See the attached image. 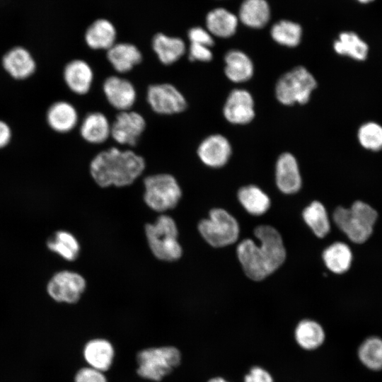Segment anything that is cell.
<instances>
[{
  "instance_id": "obj_37",
  "label": "cell",
  "mask_w": 382,
  "mask_h": 382,
  "mask_svg": "<svg viewBox=\"0 0 382 382\" xmlns=\"http://www.w3.org/2000/svg\"><path fill=\"white\" fill-rule=\"evenodd\" d=\"M75 382H108L103 371L92 367L81 369L76 374Z\"/></svg>"
},
{
  "instance_id": "obj_34",
  "label": "cell",
  "mask_w": 382,
  "mask_h": 382,
  "mask_svg": "<svg viewBox=\"0 0 382 382\" xmlns=\"http://www.w3.org/2000/svg\"><path fill=\"white\" fill-rule=\"evenodd\" d=\"M301 33V26L289 21H281L274 24L271 29V35L274 40L287 47H295L299 45Z\"/></svg>"
},
{
  "instance_id": "obj_39",
  "label": "cell",
  "mask_w": 382,
  "mask_h": 382,
  "mask_svg": "<svg viewBox=\"0 0 382 382\" xmlns=\"http://www.w3.org/2000/svg\"><path fill=\"white\" fill-rule=\"evenodd\" d=\"M212 52L209 47L200 44L190 43L189 59L191 61L209 62L212 60Z\"/></svg>"
},
{
  "instance_id": "obj_19",
  "label": "cell",
  "mask_w": 382,
  "mask_h": 382,
  "mask_svg": "<svg viewBox=\"0 0 382 382\" xmlns=\"http://www.w3.org/2000/svg\"><path fill=\"white\" fill-rule=\"evenodd\" d=\"M322 258L329 272L335 274H343L351 267L352 252L347 243L335 241L323 250Z\"/></svg>"
},
{
  "instance_id": "obj_4",
  "label": "cell",
  "mask_w": 382,
  "mask_h": 382,
  "mask_svg": "<svg viewBox=\"0 0 382 382\" xmlns=\"http://www.w3.org/2000/svg\"><path fill=\"white\" fill-rule=\"evenodd\" d=\"M144 230L149 248L156 258L172 262L181 257L178 227L172 217L162 214L154 223L146 224Z\"/></svg>"
},
{
  "instance_id": "obj_2",
  "label": "cell",
  "mask_w": 382,
  "mask_h": 382,
  "mask_svg": "<svg viewBox=\"0 0 382 382\" xmlns=\"http://www.w3.org/2000/svg\"><path fill=\"white\" fill-rule=\"evenodd\" d=\"M145 168L144 158L131 150L112 147L98 154L90 165L91 175L100 187L129 185Z\"/></svg>"
},
{
  "instance_id": "obj_17",
  "label": "cell",
  "mask_w": 382,
  "mask_h": 382,
  "mask_svg": "<svg viewBox=\"0 0 382 382\" xmlns=\"http://www.w3.org/2000/svg\"><path fill=\"white\" fill-rule=\"evenodd\" d=\"M293 337L295 343L302 350L313 352L320 348L326 340V332L318 321L302 319L296 325Z\"/></svg>"
},
{
  "instance_id": "obj_32",
  "label": "cell",
  "mask_w": 382,
  "mask_h": 382,
  "mask_svg": "<svg viewBox=\"0 0 382 382\" xmlns=\"http://www.w3.org/2000/svg\"><path fill=\"white\" fill-rule=\"evenodd\" d=\"M335 51L357 60H364L368 54V45L356 33H342L334 43Z\"/></svg>"
},
{
  "instance_id": "obj_9",
  "label": "cell",
  "mask_w": 382,
  "mask_h": 382,
  "mask_svg": "<svg viewBox=\"0 0 382 382\" xmlns=\"http://www.w3.org/2000/svg\"><path fill=\"white\" fill-rule=\"evenodd\" d=\"M86 286L85 279L79 273L64 270L56 273L50 280L47 290L56 301L74 303Z\"/></svg>"
},
{
  "instance_id": "obj_24",
  "label": "cell",
  "mask_w": 382,
  "mask_h": 382,
  "mask_svg": "<svg viewBox=\"0 0 382 382\" xmlns=\"http://www.w3.org/2000/svg\"><path fill=\"white\" fill-rule=\"evenodd\" d=\"M224 72L233 82L242 83L249 80L254 71L253 64L249 57L240 50H231L226 53Z\"/></svg>"
},
{
  "instance_id": "obj_1",
  "label": "cell",
  "mask_w": 382,
  "mask_h": 382,
  "mask_svg": "<svg viewBox=\"0 0 382 382\" xmlns=\"http://www.w3.org/2000/svg\"><path fill=\"white\" fill-rule=\"evenodd\" d=\"M259 240L242 241L237 247L238 260L248 277L260 281L272 274L284 262L286 250L280 233L269 225H260L254 230Z\"/></svg>"
},
{
  "instance_id": "obj_30",
  "label": "cell",
  "mask_w": 382,
  "mask_h": 382,
  "mask_svg": "<svg viewBox=\"0 0 382 382\" xmlns=\"http://www.w3.org/2000/svg\"><path fill=\"white\" fill-rule=\"evenodd\" d=\"M238 198L244 209L253 215H262L270 207L267 195L255 185L241 187L238 192Z\"/></svg>"
},
{
  "instance_id": "obj_13",
  "label": "cell",
  "mask_w": 382,
  "mask_h": 382,
  "mask_svg": "<svg viewBox=\"0 0 382 382\" xmlns=\"http://www.w3.org/2000/svg\"><path fill=\"white\" fill-rule=\"evenodd\" d=\"M103 90L109 103L120 112L129 110L136 102V89L126 79L110 76L105 80Z\"/></svg>"
},
{
  "instance_id": "obj_8",
  "label": "cell",
  "mask_w": 382,
  "mask_h": 382,
  "mask_svg": "<svg viewBox=\"0 0 382 382\" xmlns=\"http://www.w3.org/2000/svg\"><path fill=\"white\" fill-rule=\"evenodd\" d=\"M316 87L313 76L303 66H296L282 75L277 82V99L286 105L304 104Z\"/></svg>"
},
{
  "instance_id": "obj_6",
  "label": "cell",
  "mask_w": 382,
  "mask_h": 382,
  "mask_svg": "<svg viewBox=\"0 0 382 382\" xmlns=\"http://www.w3.org/2000/svg\"><path fill=\"white\" fill-rule=\"evenodd\" d=\"M198 231L202 238L212 247L221 248L234 243L239 236V225L227 211L213 209L209 217L198 224Z\"/></svg>"
},
{
  "instance_id": "obj_14",
  "label": "cell",
  "mask_w": 382,
  "mask_h": 382,
  "mask_svg": "<svg viewBox=\"0 0 382 382\" xmlns=\"http://www.w3.org/2000/svg\"><path fill=\"white\" fill-rule=\"evenodd\" d=\"M197 155L206 166L219 168L228 162L231 155V146L225 137L219 134H212L199 144Z\"/></svg>"
},
{
  "instance_id": "obj_5",
  "label": "cell",
  "mask_w": 382,
  "mask_h": 382,
  "mask_svg": "<svg viewBox=\"0 0 382 382\" xmlns=\"http://www.w3.org/2000/svg\"><path fill=\"white\" fill-rule=\"evenodd\" d=\"M144 200L146 205L157 212L175 208L182 197L181 188L172 175L159 173L144 180Z\"/></svg>"
},
{
  "instance_id": "obj_26",
  "label": "cell",
  "mask_w": 382,
  "mask_h": 382,
  "mask_svg": "<svg viewBox=\"0 0 382 382\" xmlns=\"http://www.w3.org/2000/svg\"><path fill=\"white\" fill-rule=\"evenodd\" d=\"M153 49L160 62L168 65L178 61L185 54V45L179 37L158 33L153 39Z\"/></svg>"
},
{
  "instance_id": "obj_7",
  "label": "cell",
  "mask_w": 382,
  "mask_h": 382,
  "mask_svg": "<svg viewBox=\"0 0 382 382\" xmlns=\"http://www.w3.org/2000/svg\"><path fill=\"white\" fill-rule=\"evenodd\" d=\"M180 359L179 350L174 347L143 349L137 356V374L146 379L158 381L179 365Z\"/></svg>"
},
{
  "instance_id": "obj_3",
  "label": "cell",
  "mask_w": 382,
  "mask_h": 382,
  "mask_svg": "<svg viewBox=\"0 0 382 382\" xmlns=\"http://www.w3.org/2000/svg\"><path fill=\"white\" fill-rule=\"evenodd\" d=\"M330 218L331 224L351 243L361 244L371 235L378 214L368 204L357 200L348 208L335 207Z\"/></svg>"
},
{
  "instance_id": "obj_23",
  "label": "cell",
  "mask_w": 382,
  "mask_h": 382,
  "mask_svg": "<svg viewBox=\"0 0 382 382\" xmlns=\"http://www.w3.org/2000/svg\"><path fill=\"white\" fill-rule=\"evenodd\" d=\"M114 348L105 339H94L87 342L83 349V356L90 367L100 371H107L112 365Z\"/></svg>"
},
{
  "instance_id": "obj_15",
  "label": "cell",
  "mask_w": 382,
  "mask_h": 382,
  "mask_svg": "<svg viewBox=\"0 0 382 382\" xmlns=\"http://www.w3.org/2000/svg\"><path fill=\"white\" fill-rule=\"evenodd\" d=\"M2 64L5 70L16 79H24L35 70V61L30 51L23 46H14L4 53Z\"/></svg>"
},
{
  "instance_id": "obj_38",
  "label": "cell",
  "mask_w": 382,
  "mask_h": 382,
  "mask_svg": "<svg viewBox=\"0 0 382 382\" xmlns=\"http://www.w3.org/2000/svg\"><path fill=\"white\" fill-rule=\"evenodd\" d=\"M188 37L190 43L200 44L209 47L214 45V40L211 33L199 27L190 29L188 33Z\"/></svg>"
},
{
  "instance_id": "obj_27",
  "label": "cell",
  "mask_w": 382,
  "mask_h": 382,
  "mask_svg": "<svg viewBox=\"0 0 382 382\" xmlns=\"http://www.w3.org/2000/svg\"><path fill=\"white\" fill-rule=\"evenodd\" d=\"M206 23L211 34L219 37H228L236 30L238 18L226 9L219 8L207 14Z\"/></svg>"
},
{
  "instance_id": "obj_20",
  "label": "cell",
  "mask_w": 382,
  "mask_h": 382,
  "mask_svg": "<svg viewBox=\"0 0 382 382\" xmlns=\"http://www.w3.org/2000/svg\"><path fill=\"white\" fill-rule=\"evenodd\" d=\"M83 139L91 144L105 142L111 135V124L106 116L100 112L88 113L80 127Z\"/></svg>"
},
{
  "instance_id": "obj_29",
  "label": "cell",
  "mask_w": 382,
  "mask_h": 382,
  "mask_svg": "<svg viewBox=\"0 0 382 382\" xmlns=\"http://www.w3.org/2000/svg\"><path fill=\"white\" fill-rule=\"evenodd\" d=\"M270 7L265 0H245L239 11L243 23L253 28L263 27L270 19Z\"/></svg>"
},
{
  "instance_id": "obj_31",
  "label": "cell",
  "mask_w": 382,
  "mask_h": 382,
  "mask_svg": "<svg viewBox=\"0 0 382 382\" xmlns=\"http://www.w3.org/2000/svg\"><path fill=\"white\" fill-rule=\"evenodd\" d=\"M48 248L69 261L76 260L80 251V245L74 235L68 231H59L47 242Z\"/></svg>"
},
{
  "instance_id": "obj_10",
  "label": "cell",
  "mask_w": 382,
  "mask_h": 382,
  "mask_svg": "<svg viewBox=\"0 0 382 382\" xmlns=\"http://www.w3.org/2000/svg\"><path fill=\"white\" fill-rule=\"evenodd\" d=\"M147 101L151 109L162 115H172L185 110L187 103L183 95L170 83L150 86L147 90Z\"/></svg>"
},
{
  "instance_id": "obj_28",
  "label": "cell",
  "mask_w": 382,
  "mask_h": 382,
  "mask_svg": "<svg viewBox=\"0 0 382 382\" xmlns=\"http://www.w3.org/2000/svg\"><path fill=\"white\" fill-rule=\"evenodd\" d=\"M306 224L314 234L323 238L331 231V221L325 207L318 201H314L306 207L302 213Z\"/></svg>"
},
{
  "instance_id": "obj_18",
  "label": "cell",
  "mask_w": 382,
  "mask_h": 382,
  "mask_svg": "<svg viewBox=\"0 0 382 382\" xmlns=\"http://www.w3.org/2000/svg\"><path fill=\"white\" fill-rule=\"evenodd\" d=\"M64 79L69 88L79 95L87 93L92 86L93 71L84 60L74 59L64 69Z\"/></svg>"
},
{
  "instance_id": "obj_16",
  "label": "cell",
  "mask_w": 382,
  "mask_h": 382,
  "mask_svg": "<svg viewBox=\"0 0 382 382\" xmlns=\"http://www.w3.org/2000/svg\"><path fill=\"white\" fill-rule=\"evenodd\" d=\"M275 179L278 188L285 194H294L300 190L301 177L297 161L292 154L284 153L278 158Z\"/></svg>"
},
{
  "instance_id": "obj_35",
  "label": "cell",
  "mask_w": 382,
  "mask_h": 382,
  "mask_svg": "<svg viewBox=\"0 0 382 382\" xmlns=\"http://www.w3.org/2000/svg\"><path fill=\"white\" fill-rule=\"evenodd\" d=\"M358 139L361 145L369 150L382 149V127L373 122H367L358 130Z\"/></svg>"
},
{
  "instance_id": "obj_21",
  "label": "cell",
  "mask_w": 382,
  "mask_h": 382,
  "mask_svg": "<svg viewBox=\"0 0 382 382\" xmlns=\"http://www.w3.org/2000/svg\"><path fill=\"white\" fill-rule=\"evenodd\" d=\"M47 121L50 127L59 133L73 129L78 122L76 108L66 101H57L50 107L47 112Z\"/></svg>"
},
{
  "instance_id": "obj_33",
  "label": "cell",
  "mask_w": 382,
  "mask_h": 382,
  "mask_svg": "<svg viewBox=\"0 0 382 382\" xmlns=\"http://www.w3.org/2000/svg\"><path fill=\"white\" fill-rule=\"evenodd\" d=\"M358 357L367 368L382 369V340L376 337L367 338L359 346Z\"/></svg>"
},
{
  "instance_id": "obj_11",
  "label": "cell",
  "mask_w": 382,
  "mask_h": 382,
  "mask_svg": "<svg viewBox=\"0 0 382 382\" xmlns=\"http://www.w3.org/2000/svg\"><path fill=\"white\" fill-rule=\"evenodd\" d=\"M146 127V121L139 113L120 111L111 125V137L120 144L134 146Z\"/></svg>"
},
{
  "instance_id": "obj_41",
  "label": "cell",
  "mask_w": 382,
  "mask_h": 382,
  "mask_svg": "<svg viewBox=\"0 0 382 382\" xmlns=\"http://www.w3.org/2000/svg\"><path fill=\"white\" fill-rule=\"evenodd\" d=\"M207 382H231L223 376H216L210 378Z\"/></svg>"
},
{
  "instance_id": "obj_12",
  "label": "cell",
  "mask_w": 382,
  "mask_h": 382,
  "mask_svg": "<svg viewBox=\"0 0 382 382\" xmlns=\"http://www.w3.org/2000/svg\"><path fill=\"white\" fill-rule=\"evenodd\" d=\"M226 120L235 125L249 123L255 116L254 100L244 89H234L228 95L223 108Z\"/></svg>"
},
{
  "instance_id": "obj_40",
  "label": "cell",
  "mask_w": 382,
  "mask_h": 382,
  "mask_svg": "<svg viewBox=\"0 0 382 382\" xmlns=\"http://www.w3.org/2000/svg\"><path fill=\"white\" fill-rule=\"evenodd\" d=\"M11 138V131L9 126L0 120V149L6 146Z\"/></svg>"
},
{
  "instance_id": "obj_22",
  "label": "cell",
  "mask_w": 382,
  "mask_h": 382,
  "mask_svg": "<svg viewBox=\"0 0 382 382\" xmlns=\"http://www.w3.org/2000/svg\"><path fill=\"white\" fill-rule=\"evenodd\" d=\"M107 58L116 71L123 74L139 64L142 56L134 45L121 42L113 45L108 50Z\"/></svg>"
},
{
  "instance_id": "obj_36",
  "label": "cell",
  "mask_w": 382,
  "mask_h": 382,
  "mask_svg": "<svg viewBox=\"0 0 382 382\" xmlns=\"http://www.w3.org/2000/svg\"><path fill=\"white\" fill-rule=\"evenodd\" d=\"M243 382H274V379L267 369L260 365H253L244 374Z\"/></svg>"
},
{
  "instance_id": "obj_25",
  "label": "cell",
  "mask_w": 382,
  "mask_h": 382,
  "mask_svg": "<svg viewBox=\"0 0 382 382\" xmlns=\"http://www.w3.org/2000/svg\"><path fill=\"white\" fill-rule=\"evenodd\" d=\"M115 38L114 26L105 19L96 21L88 27L85 34L86 44L94 50H109L115 44Z\"/></svg>"
},
{
  "instance_id": "obj_42",
  "label": "cell",
  "mask_w": 382,
  "mask_h": 382,
  "mask_svg": "<svg viewBox=\"0 0 382 382\" xmlns=\"http://www.w3.org/2000/svg\"><path fill=\"white\" fill-rule=\"evenodd\" d=\"M361 3H369L373 0H358Z\"/></svg>"
}]
</instances>
